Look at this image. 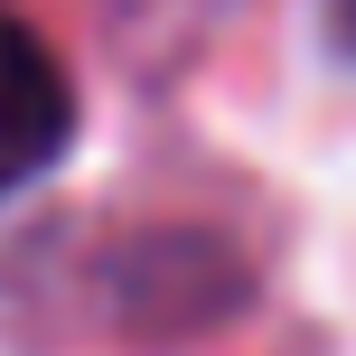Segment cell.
<instances>
[{
	"instance_id": "obj_1",
	"label": "cell",
	"mask_w": 356,
	"mask_h": 356,
	"mask_svg": "<svg viewBox=\"0 0 356 356\" xmlns=\"http://www.w3.org/2000/svg\"><path fill=\"white\" fill-rule=\"evenodd\" d=\"M66 141H75V85L56 66V47L19 19H0V197L56 169Z\"/></svg>"
},
{
	"instance_id": "obj_2",
	"label": "cell",
	"mask_w": 356,
	"mask_h": 356,
	"mask_svg": "<svg viewBox=\"0 0 356 356\" xmlns=\"http://www.w3.org/2000/svg\"><path fill=\"white\" fill-rule=\"evenodd\" d=\"M328 38H338V47L356 56V0H328Z\"/></svg>"
}]
</instances>
